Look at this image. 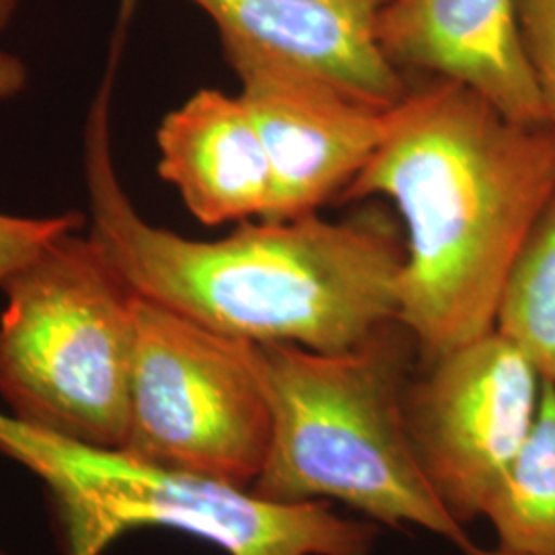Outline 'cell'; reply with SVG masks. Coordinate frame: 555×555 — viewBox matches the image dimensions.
Returning <instances> with one entry per match:
<instances>
[{
  "label": "cell",
  "instance_id": "cell-1",
  "mask_svg": "<svg viewBox=\"0 0 555 555\" xmlns=\"http://www.w3.org/2000/svg\"><path fill=\"white\" fill-rule=\"evenodd\" d=\"M119 46L85 118L82 173L89 237L137 297L224 336L315 352L350 350L396 321L403 245L378 220H245L199 241L142 219L114 159Z\"/></svg>",
  "mask_w": 555,
  "mask_h": 555
},
{
  "label": "cell",
  "instance_id": "cell-2",
  "mask_svg": "<svg viewBox=\"0 0 555 555\" xmlns=\"http://www.w3.org/2000/svg\"><path fill=\"white\" fill-rule=\"evenodd\" d=\"M555 194V130L453 80L410 91L344 199L383 196L405 227L397 321L424 362L496 330L516 254Z\"/></svg>",
  "mask_w": 555,
  "mask_h": 555
},
{
  "label": "cell",
  "instance_id": "cell-3",
  "mask_svg": "<svg viewBox=\"0 0 555 555\" xmlns=\"http://www.w3.org/2000/svg\"><path fill=\"white\" fill-rule=\"evenodd\" d=\"M412 336L399 321L350 350L254 344L272 437L251 490L276 502L336 500L380 525H414L474 547L426 476L408 424Z\"/></svg>",
  "mask_w": 555,
  "mask_h": 555
},
{
  "label": "cell",
  "instance_id": "cell-4",
  "mask_svg": "<svg viewBox=\"0 0 555 555\" xmlns=\"http://www.w3.org/2000/svg\"><path fill=\"white\" fill-rule=\"evenodd\" d=\"M0 396L59 437L121 449L137 295L89 235L62 233L0 286Z\"/></svg>",
  "mask_w": 555,
  "mask_h": 555
},
{
  "label": "cell",
  "instance_id": "cell-5",
  "mask_svg": "<svg viewBox=\"0 0 555 555\" xmlns=\"http://www.w3.org/2000/svg\"><path fill=\"white\" fill-rule=\"evenodd\" d=\"M128 430L121 451L241 488L258 479L272 412L254 341L137 297Z\"/></svg>",
  "mask_w": 555,
  "mask_h": 555
},
{
  "label": "cell",
  "instance_id": "cell-6",
  "mask_svg": "<svg viewBox=\"0 0 555 555\" xmlns=\"http://www.w3.org/2000/svg\"><path fill=\"white\" fill-rule=\"evenodd\" d=\"M543 377L527 354L492 330L428 362L408 391L417 459L438 498L465 527L513 463L535 422Z\"/></svg>",
  "mask_w": 555,
  "mask_h": 555
},
{
  "label": "cell",
  "instance_id": "cell-7",
  "mask_svg": "<svg viewBox=\"0 0 555 555\" xmlns=\"http://www.w3.org/2000/svg\"><path fill=\"white\" fill-rule=\"evenodd\" d=\"M266 146L274 199L268 219L315 215L344 196L389 139L399 105L362 100L330 80L270 60H227Z\"/></svg>",
  "mask_w": 555,
  "mask_h": 555
},
{
  "label": "cell",
  "instance_id": "cell-8",
  "mask_svg": "<svg viewBox=\"0 0 555 555\" xmlns=\"http://www.w3.org/2000/svg\"><path fill=\"white\" fill-rule=\"evenodd\" d=\"M190 2L215 23L227 60L278 62L380 105H396L410 93L403 73L378 46V20L391 0Z\"/></svg>",
  "mask_w": 555,
  "mask_h": 555
},
{
  "label": "cell",
  "instance_id": "cell-9",
  "mask_svg": "<svg viewBox=\"0 0 555 555\" xmlns=\"http://www.w3.org/2000/svg\"><path fill=\"white\" fill-rule=\"evenodd\" d=\"M377 38L397 70L453 80L506 118L547 124L516 0H391Z\"/></svg>",
  "mask_w": 555,
  "mask_h": 555
},
{
  "label": "cell",
  "instance_id": "cell-10",
  "mask_svg": "<svg viewBox=\"0 0 555 555\" xmlns=\"http://www.w3.org/2000/svg\"><path fill=\"white\" fill-rule=\"evenodd\" d=\"M160 178L204 227L268 219L272 167L241 95L199 89L160 119Z\"/></svg>",
  "mask_w": 555,
  "mask_h": 555
},
{
  "label": "cell",
  "instance_id": "cell-11",
  "mask_svg": "<svg viewBox=\"0 0 555 555\" xmlns=\"http://www.w3.org/2000/svg\"><path fill=\"white\" fill-rule=\"evenodd\" d=\"M498 547L555 555V383L543 378L535 422L486 502Z\"/></svg>",
  "mask_w": 555,
  "mask_h": 555
},
{
  "label": "cell",
  "instance_id": "cell-12",
  "mask_svg": "<svg viewBox=\"0 0 555 555\" xmlns=\"http://www.w3.org/2000/svg\"><path fill=\"white\" fill-rule=\"evenodd\" d=\"M496 330L555 383V194L520 245L508 272Z\"/></svg>",
  "mask_w": 555,
  "mask_h": 555
},
{
  "label": "cell",
  "instance_id": "cell-13",
  "mask_svg": "<svg viewBox=\"0 0 555 555\" xmlns=\"http://www.w3.org/2000/svg\"><path fill=\"white\" fill-rule=\"evenodd\" d=\"M516 13L545 119L555 130V0H516Z\"/></svg>",
  "mask_w": 555,
  "mask_h": 555
},
{
  "label": "cell",
  "instance_id": "cell-14",
  "mask_svg": "<svg viewBox=\"0 0 555 555\" xmlns=\"http://www.w3.org/2000/svg\"><path fill=\"white\" fill-rule=\"evenodd\" d=\"M85 219L77 212L56 217H13L0 212V286L34 258L41 247L68 231H79Z\"/></svg>",
  "mask_w": 555,
  "mask_h": 555
},
{
  "label": "cell",
  "instance_id": "cell-15",
  "mask_svg": "<svg viewBox=\"0 0 555 555\" xmlns=\"http://www.w3.org/2000/svg\"><path fill=\"white\" fill-rule=\"evenodd\" d=\"M29 85V68L27 64L11 54L0 50V103L15 100Z\"/></svg>",
  "mask_w": 555,
  "mask_h": 555
},
{
  "label": "cell",
  "instance_id": "cell-16",
  "mask_svg": "<svg viewBox=\"0 0 555 555\" xmlns=\"http://www.w3.org/2000/svg\"><path fill=\"white\" fill-rule=\"evenodd\" d=\"M21 0H0V31H4L20 11Z\"/></svg>",
  "mask_w": 555,
  "mask_h": 555
},
{
  "label": "cell",
  "instance_id": "cell-17",
  "mask_svg": "<svg viewBox=\"0 0 555 555\" xmlns=\"http://www.w3.org/2000/svg\"><path fill=\"white\" fill-rule=\"evenodd\" d=\"M465 555H518V554H511V552H504V550H500V547H496V550H481V547H472L469 552Z\"/></svg>",
  "mask_w": 555,
  "mask_h": 555
},
{
  "label": "cell",
  "instance_id": "cell-18",
  "mask_svg": "<svg viewBox=\"0 0 555 555\" xmlns=\"http://www.w3.org/2000/svg\"><path fill=\"white\" fill-rule=\"evenodd\" d=\"M0 555H4V554H0Z\"/></svg>",
  "mask_w": 555,
  "mask_h": 555
}]
</instances>
